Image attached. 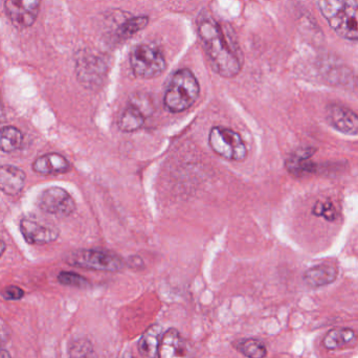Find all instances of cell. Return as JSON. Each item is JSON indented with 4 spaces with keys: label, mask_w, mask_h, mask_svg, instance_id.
Wrapping results in <instances>:
<instances>
[{
    "label": "cell",
    "mask_w": 358,
    "mask_h": 358,
    "mask_svg": "<svg viewBox=\"0 0 358 358\" xmlns=\"http://www.w3.org/2000/svg\"><path fill=\"white\" fill-rule=\"evenodd\" d=\"M198 34L213 71L227 79L239 75L243 65L241 50L220 23L210 16H202L198 21Z\"/></svg>",
    "instance_id": "1"
},
{
    "label": "cell",
    "mask_w": 358,
    "mask_h": 358,
    "mask_svg": "<svg viewBox=\"0 0 358 358\" xmlns=\"http://www.w3.org/2000/svg\"><path fill=\"white\" fill-rule=\"evenodd\" d=\"M317 4L324 18L338 35L358 41L357 0H319Z\"/></svg>",
    "instance_id": "2"
},
{
    "label": "cell",
    "mask_w": 358,
    "mask_h": 358,
    "mask_svg": "<svg viewBox=\"0 0 358 358\" xmlns=\"http://www.w3.org/2000/svg\"><path fill=\"white\" fill-rule=\"evenodd\" d=\"M199 94V82L195 75L189 69H179L166 90L164 104L170 113H182L195 104Z\"/></svg>",
    "instance_id": "3"
},
{
    "label": "cell",
    "mask_w": 358,
    "mask_h": 358,
    "mask_svg": "<svg viewBox=\"0 0 358 358\" xmlns=\"http://www.w3.org/2000/svg\"><path fill=\"white\" fill-rule=\"evenodd\" d=\"M208 144L216 155L227 161L241 163L248 157V148L243 138L231 128L213 127L208 134Z\"/></svg>",
    "instance_id": "4"
},
{
    "label": "cell",
    "mask_w": 358,
    "mask_h": 358,
    "mask_svg": "<svg viewBox=\"0 0 358 358\" xmlns=\"http://www.w3.org/2000/svg\"><path fill=\"white\" fill-rule=\"evenodd\" d=\"M130 64L136 77L155 79L165 71L167 63L159 48L149 44L136 46L130 55Z\"/></svg>",
    "instance_id": "5"
},
{
    "label": "cell",
    "mask_w": 358,
    "mask_h": 358,
    "mask_svg": "<svg viewBox=\"0 0 358 358\" xmlns=\"http://www.w3.org/2000/svg\"><path fill=\"white\" fill-rule=\"evenodd\" d=\"M69 264L90 271L117 273L125 266L121 257L113 252L98 250H79L71 252L67 258Z\"/></svg>",
    "instance_id": "6"
},
{
    "label": "cell",
    "mask_w": 358,
    "mask_h": 358,
    "mask_svg": "<svg viewBox=\"0 0 358 358\" xmlns=\"http://www.w3.org/2000/svg\"><path fill=\"white\" fill-rule=\"evenodd\" d=\"M38 206L43 212L58 217L69 216L77 208L71 194L59 187L44 189L38 198Z\"/></svg>",
    "instance_id": "7"
},
{
    "label": "cell",
    "mask_w": 358,
    "mask_h": 358,
    "mask_svg": "<svg viewBox=\"0 0 358 358\" xmlns=\"http://www.w3.org/2000/svg\"><path fill=\"white\" fill-rule=\"evenodd\" d=\"M41 0H6V12L10 22L18 29L31 27L37 20Z\"/></svg>",
    "instance_id": "8"
},
{
    "label": "cell",
    "mask_w": 358,
    "mask_h": 358,
    "mask_svg": "<svg viewBox=\"0 0 358 358\" xmlns=\"http://www.w3.org/2000/svg\"><path fill=\"white\" fill-rule=\"evenodd\" d=\"M20 231L25 241L33 245H44L56 241L59 229L50 223L42 222L33 217H27L20 221Z\"/></svg>",
    "instance_id": "9"
},
{
    "label": "cell",
    "mask_w": 358,
    "mask_h": 358,
    "mask_svg": "<svg viewBox=\"0 0 358 358\" xmlns=\"http://www.w3.org/2000/svg\"><path fill=\"white\" fill-rule=\"evenodd\" d=\"M326 117L328 123L344 134L357 136L358 115L343 105L331 104L326 108Z\"/></svg>",
    "instance_id": "10"
},
{
    "label": "cell",
    "mask_w": 358,
    "mask_h": 358,
    "mask_svg": "<svg viewBox=\"0 0 358 358\" xmlns=\"http://www.w3.org/2000/svg\"><path fill=\"white\" fill-rule=\"evenodd\" d=\"M157 358H193V350L178 330L169 329L162 338Z\"/></svg>",
    "instance_id": "11"
},
{
    "label": "cell",
    "mask_w": 358,
    "mask_h": 358,
    "mask_svg": "<svg viewBox=\"0 0 358 358\" xmlns=\"http://www.w3.org/2000/svg\"><path fill=\"white\" fill-rule=\"evenodd\" d=\"M105 65L96 57L83 55L77 60V75L86 87H94L102 82L105 73Z\"/></svg>",
    "instance_id": "12"
},
{
    "label": "cell",
    "mask_w": 358,
    "mask_h": 358,
    "mask_svg": "<svg viewBox=\"0 0 358 358\" xmlns=\"http://www.w3.org/2000/svg\"><path fill=\"white\" fill-rule=\"evenodd\" d=\"M315 150L313 148H302L294 151L290 157L286 159V169L290 174L296 178L310 176L315 173V165L311 161V157L315 155Z\"/></svg>",
    "instance_id": "13"
},
{
    "label": "cell",
    "mask_w": 358,
    "mask_h": 358,
    "mask_svg": "<svg viewBox=\"0 0 358 358\" xmlns=\"http://www.w3.org/2000/svg\"><path fill=\"white\" fill-rule=\"evenodd\" d=\"M33 170L41 176H58L69 172L71 170V164L63 155L48 153L34 162Z\"/></svg>",
    "instance_id": "14"
},
{
    "label": "cell",
    "mask_w": 358,
    "mask_h": 358,
    "mask_svg": "<svg viewBox=\"0 0 358 358\" xmlns=\"http://www.w3.org/2000/svg\"><path fill=\"white\" fill-rule=\"evenodd\" d=\"M24 172L14 166H1L0 167V191L6 195L16 196L24 187Z\"/></svg>",
    "instance_id": "15"
},
{
    "label": "cell",
    "mask_w": 358,
    "mask_h": 358,
    "mask_svg": "<svg viewBox=\"0 0 358 358\" xmlns=\"http://www.w3.org/2000/svg\"><path fill=\"white\" fill-rule=\"evenodd\" d=\"M338 267L331 263H323L315 265L306 271L304 275V282L309 287L317 288L329 285L336 281L338 277Z\"/></svg>",
    "instance_id": "16"
},
{
    "label": "cell",
    "mask_w": 358,
    "mask_h": 358,
    "mask_svg": "<svg viewBox=\"0 0 358 358\" xmlns=\"http://www.w3.org/2000/svg\"><path fill=\"white\" fill-rule=\"evenodd\" d=\"M357 336L352 329L349 328H336L328 332L324 338V345L329 350L348 348L355 345Z\"/></svg>",
    "instance_id": "17"
},
{
    "label": "cell",
    "mask_w": 358,
    "mask_h": 358,
    "mask_svg": "<svg viewBox=\"0 0 358 358\" xmlns=\"http://www.w3.org/2000/svg\"><path fill=\"white\" fill-rule=\"evenodd\" d=\"M162 328L159 325H153L146 330L140 342L138 351L143 358H157L161 345Z\"/></svg>",
    "instance_id": "18"
},
{
    "label": "cell",
    "mask_w": 358,
    "mask_h": 358,
    "mask_svg": "<svg viewBox=\"0 0 358 358\" xmlns=\"http://www.w3.org/2000/svg\"><path fill=\"white\" fill-rule=\"evenodd\" d=\"M146 115L136 106L129 103L124 109L121 117L119 120V128L121 131L130 134L140 130L146 122Z\"/></svg>",
    "instance_id": "19"
},
{
    "label": "cell",
    "mask_w": 358,
    "mask_h": 358,
    "mask_svg": "<svg viewBox=\"0 0 358 358\" xmlns=\"http://www.w3.org/2000/svg\"><path fill=\"white\" fill-rule=\"evenodd\" d=\"M23 136L18 128L13 126L0 128V151L12 153L22 145Z\"/></svg>",
    "instance_id": "20"
},
{
    "label": "cell",
    "mask_w": 358,
    "mask_h": 358,
    "mask_svg": "<svg viewBox=\"0 0 358 358\" xmlns=\"http://www.w3.org/2000/svg\"><path fill=\"white\" fill-rule=\"evenodd\" d=\"M238 350L248 358H264L266 357L267 350L265 345L261 341L248 338L242 340L236 344Z\"/></svg>",
    "instance_id": "21"
},
{
    "label": "cell",
    "mask_w": 358,
    "mask_h": 358,
    "mask_svg": "<svg viewBox=\"0 0 358 358\" xmlns=\"http://www.w3.org/2000/svg\"><path fill=\"white\" fill-rule=\"evenodd\" d=\"M148 16H145V15L128 19V20L125 21V22L120 27V29H117V36L123 40L131 38L132 36L136 35V33L145 29L147 24H148Z\"/></svg>",
    "instance_id": "22"
},
{
    "label": "cell",
    "mask_w": 358,
    "mask_h": 358,
    "mask_svg": "<svg viewBox=\"0 0 358 358\" xmlns=\"http://www.w3.org/2000/svg\"><path fill=\"white\" fill-rule=\"evenodd\" d=\"M58 281L62 285L71 286V287L86 288L90 285V282L85 278L78 275V273H69V271H62L59 273Z\"/></svg>",
    "instance_id": "23"
},
{
    "label": "cell",
    "mask_w": 358,
    "mask_h": 358,
    "mask_svg": "<svg viewBox=\"0 0 358 358\" xmlns=\"http://www.w3.org/2000/svg\"><path fill=\"white\" fill-rule=\"evenodd\" d=\"M313 212L315 216L324 217L329 221H334L336 218V208L329 201L317 202Z\"/></svg>",
    "instance_id": "24"
},
{
    "label": "cell",
    "mask_w": 358,
    "mask_h": 358,
    "mask_svg": "<svg viewBox=\"0 0 358 358\" xmlns=\"http://www.w3.org/2000/svg\"><path fill=\"white\" fill-rule=\"evenodd\" d=\"M2 296L8 301L20 300L24 296V292L17 286H8L2 290Z\"/></svg>",
    "instance_id": "25"
},
{
    "label": "cell",
    "mask_w": 358,
    "mask_h": 358,
    "mask_svg": "<svg viewBox=\"0 0 358 358\" xmlns=\"http://www.w3.org/2000/svg\"><path fill=\"white\" fill-rule=\"evenodd\" d=\"M6 119V113H4L3 102H2L1 94H0V124Z\"/></svg>",
    "instance_id": "26"
},
{
    "label": "cell",
    "mask_w": 358,
    "mask_h": 358,
    "mask_svg": "<svg viewBox=\"0 0 358 358\" xmlns=\"http://www.w3.org/2000/svg\"><path fill=\"white\" fill-rule=\"evenodd\" d=\"M6 243H4L3 240L0 239V257L3 255V252H6Z\"/></svg>",
    "instance_id": "27"
},
{
    "label": "cell",
    "mask_w": 358,
    "mask_h": 358,
    "mask_svg": "<svg viewBox=\"0 0 358 358\" xmlns=\"http://www.w3.org/2000/svg\"><path fill=\"white\" fill-rule=\"evenodd\" d=\"M0 358H12L6 350H0Z\"/></svg>",
    "instance_id": "28"
},
{
    "label": "cell",
    "mask_w": 358,
    "mask_h": 358,
    "mask_svg": "<svg viewBox=\"0 0 358 358\" xmlns=\"http://www.w3.org/2000/svg\"><path fill=\"white\" fill-rule=\"evenodd\" d=\"M123 358H134V357H132L131 353H127V355H124Z\"/></svg>",
    "instance_id": "29"
}]
</instances>
